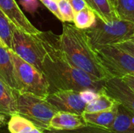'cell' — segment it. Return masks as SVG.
Wrapping results in <instances>:
<instances>
[{
    "instance_id": "cell-28",
    "label": "cell",
    "mask_w": 134,
    "mask_h": 133,
    "mask_svg": "<svg viewBox=\"0 0 134 133\" xmlns=\"http://www.w3.org/2000/svg\"><path fill=\"white\" fill-rule=\"evenodd\" d=\"M68 1L71 4L75 13L86 7H89L85 0H68Z\"/></svg>"
},
{
    "instance_id": "cell-33",
    "label": "cell",
    "mask_w": 134,
    "mask_h": 133,
    "mask_svg": "<svg viewBox=\"0 0 134 133\" xmlns=\"http://www.w3.org/2000/svg\"><path fill=\"white\" fill-rule=\"evenodd\" d=\"M0 46H4V47H5V44L3 43V42L0 39Z\"/></svg>"
},
{
    "instance_id": "cell-24",
    "label": "cell",
    "mask_w": 134,
    "mask_h": 133,
    "mask_svg": "<svg viewBox=\"0 0 134 133\" xmlns=\"http://www.w3.org/2000/svg\"><path fill=\"white\" fill-rule=\"evenodd\" d=\"M42 4L60 21H62V17L60 13L58 3L55 0H40Z\"/></svg>"
},
{
    "instance_id": "cell-31",
    "label": "cell",
    "mask_w": 134,
    "mask_h": 133,
    "mask_svg": "<svg viewBox=\"0 0 134 133\" xmlns=\"http://www.w3.org/2000/svg\"><path fill=\"white\" fill-rule=\"evenodd\" d=\"M111 3V5L114 6V8L116 9V5H117V0H109Z\"/></svg>"
},
{
    "instance_id": "cell-9",
    "label": "cell",
    "mask_w": 134,
    "mask_h": 133,
    "mask_svg": "<svg viewBox=\"0 0 134 133\" xmlns=\"http://www.w3.org/2000/svg\"><path fill=\"white\" fill-rule=\"evenodd\" d=\"M103 91L118 103L134 112V91L120 78H107Z\"/></svg>"
},
{
    "instance_id": "cell-3",
    "label": "cell",
    "mask_w": 134,
    "mask_h": 133,
    "mask_svg": "<svg viewBox=\"0 0 134 133\" xmlns=\"http://www.w3.org/2000/svg\"><path fill=\"white\" fill-rule=\"evenodd\" d=\"M85 31L93 49L115 45L133 37L134 23L122 19L106 23L97 17L95 25Z\"/></svg>"
},
{
    "instance_id": "cell-1",
    "label": "cell",
    "mask_w": 134,
    "mask_h": 133,
    "mask_svg": "<svg viewBox=\"0 0 134 133\" xmlns=\"http://www.w3.org/2000/svg\"><path fill=\"white\" fill-rule=\"evenodd\" d=\"M39 36L46 51L42 61V73L49 84L50 92L60 89L103 91L106 79L97 78L71 64L59 48L58 35L51 31H41Z\"/></svg>"
},
{
    "instance_id": "cell-6",
    "label": "cell",
    "mask_w": 134,
    "mask_h": 133,
    "mask_svg": "<svg viewBox=\"0 0 134 133\" xmlns=\"http://www.w3.org/2000/svg\"><path fill=\"white\" fill-rule=\"evenodd\" d=\"M11 50L42 73V61L46 51L39 34H28L13 25Z\"/></svg>"
},
{
    "instance_id": "cell-27",
    "label": "cell",
    "mask_w": 134,
    "mask_h": 133,
    "mask_svg": "<svg viewBox=\"0 0 134 133\" xmlns=\"http://www.w3.org/2000/svg\"><path fill=\"white\" fill-rule=\"evenodd\" d=\"M79 93H80L82 99L84 100V102H86V103L93 100L98 95V92L91 89H86V90L79 92Z\"/></svg>"
},
{
    "instance_id": "cell-26",
    "label": "cell",
    "mask_w": 134,
    "mask_h": 133,
    "mask_svg": "<svg viewBox=\"0 0 134 133\" xmlns=\"http://www.w3.org/2000/svg\"><path fill=\"white\" fill-rule=\"evenodd\" d=\"M115 45H117L120 49H123L124 51L127 52L128 53L131 54L132 56H134V41L133 40L129 39V40L124 41L122 42H120Z\"/></svg>"
},
{
    "instance_id": "cell-8",
    "label": "cell",
    "mask_w": 134,
    "mask_h": 133,
    "mask_svg": "<svg viewBox=\"0 0 134 133\" xmlns=\"http://www.w3.org/2000/svg\"><path fill=\"white\" fill-rule=\"evenodd\" d=\"M46 100L57 111L78 114H82L84 112L86 105L79 92L74 90H55L49 92Z\"/></svg>"
},
{
    "instance_id": "cell-5",
    "label": "cell",
    "mask_w": 134,
    "mask_h": 133,
    "mask_svg": "<svg viewBox=\"0 0 134 133\" xmlns=\"http://www.w3.org/2000/svg\"><path fill=\"white\" fill-rule=\"evenodd\" d=\"M15 77L17 83V91L30 92L46 98L50 92V87L43 73L22 60L10 49Z\"/></svg>"
},
{
    "instance_id": "cell-25",
    "label": "cell",
    "mask_w": 134,
    "mask_h": 133,
    "mask_svg": "<svg viewBox=\"0 0 134 133\" xmlns=\"http://www.w3.org/2000/svg\"><path fill=\"white\" fill-rule=\"evenodd\" d=\"M21 5L28 13H34L38 6V0H20Z\"/></svg>"
},
{
    "instance_id": "cell-36",
    "label": "cell",
    "mask_w": 134,
    "mask_h": 133,
    "mask_svg": "<svg viewBox=\"0 0 134 133\" xmlns=\"http://www.w3.org/2000/svg\"><path fill=\"white\" fill-rule=\"evenodd\" d=\"M1 114V115H4V114ZM6 117H7V116H6Z\"/></svg>"
},
{
    "instance_id": "cell-2",
    "label": "cell",
    "mask_w": 134,
    "mask_h": 133,
    "mask_svg": "<svg viewBox=\"0 0 134 133\" xmlns=\"http://www.w3.org/2000/svg\"><path fill=\"white\" fill-rule=\"evenodd\" d=\"M58 45L64 56L74 66L101 79L111 77L101 64L85 30L64 24L61 34L58 35Z\"/></svg>"
},
{
    "instance_id": "cell-15",
    "label": "cell",
    "mask_w": 134,
    "mask_h": 133,
    "mask_svg": "<svg viewBox=\"0 0 134 133\" xmlns=\"http://www.w3.org/2000/svg\"><path fill=\"white\" fill-rule=\"evenodd\" d=\"M119 104L111 110L108 111H96V112H83L82 114L85 122L86 124L104 127L108 129L113 123Z\"/></svg>"
},
{
    "instance_id": "cell-30",
    "label": "cell",
    "mask_w": 134,
    "mask_h": 133,
    "mask_svg": "<svg viewBox=\"0 0 134 133\" xmlns=\"http://www.w3.org/2000/svg\"><path fill=\"white\" fill-rule=\"evenodd\" d=\"M8 118H9L6 117L5 115H1L0 114V127H3L7 124Z\"/></svg>"
},
{
    "instance_id": "cell-35",
    "label": "cell",
    "mask_w": 134,
    "mask_h": 133,
    "mask_svg": "<svg viewBox=\"0 0 134 133\" xmlns=\"http://www.w3.org/2000/svg\"><path fill=\"white\" fill-rule=\"evenodd\" d=\"M56 2H58V1H60V0H55Z\"/></svg>"
},
{
    "instance_id": "cell-7",
    "label": "cell",
    "mask_w": 134,
    "mask_h": 133,
    "mask_svg": "<svg viewBox=\"0 0 134 133\" xmlns=\"http://www.w3.org/2000/svg\"><path fill=\"white\" fill-rule=\"evenodd\" d=\"M101 64L111 77L134 76V56L117 45H106L94 49Z\"/></svg>"
},
{
    "instance_id": "cell-18",
    "label": "cell",
    "mask_w": 134,
    "mask_h": 133,
    "mask_svg": "<svg viewBox=\"0 0 134 133\" xmlns=\"http://www.w3.org/2000/svg\"><path fill=\"white\" fill-rule=\"evenodd\" d=\"M119 103L109 96L104 91L98 92V95L91 101L86 103L85 112H96L102 111H108L115 107Z\"/></svg>"
},
{
    "instance_id": "cell-20",
    "label": "cell",
    "mask_w": 134,
    "mask_h": 133,
    "mask_svg": "<svg viewBox=\"0 0 134 133\" xmlns=\"http://www.w3.org/2000/svg\"><path fill=\"white\" fill-rule=\"evenodd\" d=\"M13 35V24L7 16L0 9V39L5 47L11 49V42Z\"/></svg>"
},
{
    "instance_id": "cell-22",
    "label": "cell",
    "mask_w": 134,
    "mask_h": 133,
    "mask_svg": "<svg viewBox=\"0 0 134 133\" xmlns=\"http://www.w3.org/2000/svg\"><path fill=\"white\" fill-rule=\"evenodd\" d=\"M45 133H113L108 129L90 124L71 130H44Z\"/></svg>"
},
{
    "instance_id": "cell-32",
    "label": "cell",
    "mask_w": 134,
    "mask_h": 133,
    "mask_svg": "<svg viewBox=\"0 0 134 133\" xmlns=\"http://www.w3.org/2000/svg\"><path fill=\"white\" fill-rule=\"evenodd\" d=\"M0 133H9L8 129H0Z\"/></svg>"
},
{
    "instance_id": "cell-10",
    "label": "cell",
    "mask_w": 134,
    "mask_h": 133,
    "mask_svg": "<svg viewBox=\"0 0 134 133\" xmlns=\"http://www.w3.org/2000/svg\"><path fill=\"white\" fill-rule=\"evenodd\" d=\"M0 9L12 24L20 30L31 34H37L41 32L28 20L15 0H0Z\"/></svg>"
},
{
    "instance_id": "cell-19",
    "label": "cell",
    "mask_w": 134,
    "mask_h": 133,
    "mask_svg": "<svg viewBox=\"0 0 134 133\" xmlns=\"http://www.w3.org/2000/svg\"><path fill=\"white\" fill-rule=\"evenodd\" d=\"M97 18L95 12L90 7H86L75 13L73 23L76 27L86 30L95 25Z\"/></svg>"
},
{
    "instance_id": "cell-12",
    "label": "cell",
    "mask_w": 134,
    "mask_h": 133,
    "mask_svg": "<svg viewBox=\"0 0 134 133\" xmlns=\"http://www.w3.org/2000/svg\"><path fill=\"white\" fill-rule=\"evenodd\" d=\"M0 78L12 89H18L10 49L4 46H0Z\"/></svg>"
},
{
    "instance_id": "cell-4",
    "label": "cell",
    "mask_w": 134,
    "mask_h": 133,
    "mask_svg": "<svg viewBox=\"0 0 134 133\" xmlns=\"http://www.w3.org/2000/svg\"><path fill=\"white\" fill-rule=\"evenodd\" d=\"M17 114L30 120L42 130H47L53 115L58 112L46 98L13 89Z\"/></svg>"
},
{
    "instance_id": "cell-34",
    "label": "cell",
    "mask_w": 134,
    "mask_h": 133,
    "mask_svg": "<svg viewBox=\"0 0 134 133\" xmlns=\"http://www.w3.org/2000/svg\"><path fill=\"white\" fill-rule=\"evenodd\" d=\"M131 40H133V41H134V35H133V38H131Z\"/></svg>"
},
{
    "instance_id": "cell-23",
    "label": "cell",
    "mask_w": 134,
    "mask_h": 133,
    "mask_svg": "<svg viewBox=\"0 0 134 133\" xmlns=\"http://www.w3.org/2000/svg\"><path fill=\"white\" fill-rule=\"evenodd\" d=\"M62 22H73L75 12L68 0H60L57 2Z\"/></svg>"
},
{
    "instance_id": "cell-29",
    "label": "cell",
    "mask_w": 134,
    "mask_h": 133,
    "mask_svg": "<svg viewBox=\"0 0 134 133\" xmlns=\"http://www.w3.org/2000/svg\"><path fill=\"white\" fill-rule=\"evenodd\" d=\"M120 78L134 91V76H132V75H125V76H122Z\"/></svg>"
},
{
    "instance_id": "cell-13",
    "label": "cell",
    "mask_w": 134,
    "mask_h": 133,
    "mask_svg": "<svg viewBox=\"0 0 134 133\" xmlns=\"http://www.w3.org/2000/svg\"><path fill=\"white\" fill-rule=\"evenodd\" d=\"M108 129L113 133H134V112L119 103L115 118Z\"/></svg>"
},
{
    "instance_id": "cell-17",
    "label": "cell",
    "mask_w": 134,
    "mask_h": 133,
    "mask_svg": "<svg viewBox=\"0 0 134 133\" xmlns=\"http://www.w3.org/2000/svg\"><path fill=\"white\" fill-rule=\"evenodd\" d=\"M7 129L9 133H45L30 120L18 114L10 116L7 122Z\"/></svg>"
},
{
    "instance_id": "cell-16",
    "label": "cell",
    "mask_w": 134,
    "mask_h": 133,
    "mask_svg": "<svg viewBox=\"0 0 134 133\" xmlns=\"http://www.w3.org/2000/svg\"><path fill=\"white\" fill-rule=\"evenodd\" d=\"M0 114L10 118L17 114L13 89L0 78Z\"/></svg>"
},
{
    "instance_id": "cell-14",
    "label": "cell",
    "mask_w": 134,
    "mask_h": 133,
    "mask_svg": "<svg viewBox=\"0 0 134 133\" xmlns=\"http://www.w3.org/2000/svg\"><path fill=\"white\" fill-rule=\"evenodd\" d=\"M88 6L92 9L97 16L108 23L119 20L120 17L109 0H85Z\"/></svg>"
},
{
    "instance_id": "cell-21",
    "label": "cell",
    "mask_w": 134,
    "mask_h": 133,
    "mask_svg": "<svg viewBox=\"0 0 134 133\" xmlns=\"http://www.w3.org/2000/svg\"><path fill=\"white\" fill-rule=\"evenodd\" d=\"M116 11L120 19L134 23V0H117Z\"/></svg>"
},
{
    "instance_id": "cell-11",
    "label": "cell",
    "mask_w": 134,
    "mask_h": 133,
    "mask_svg": "<svg viewBox=\"0 0 134 133\" xmlns=\"http://www.w3.org/2000/svg\"><path fill=\"white\" fill-rule=\"evenodd\" d=\"M86 125L82 114L58 111L50 120L47 130H71Z\"/></svg>"
}]
</instances>
